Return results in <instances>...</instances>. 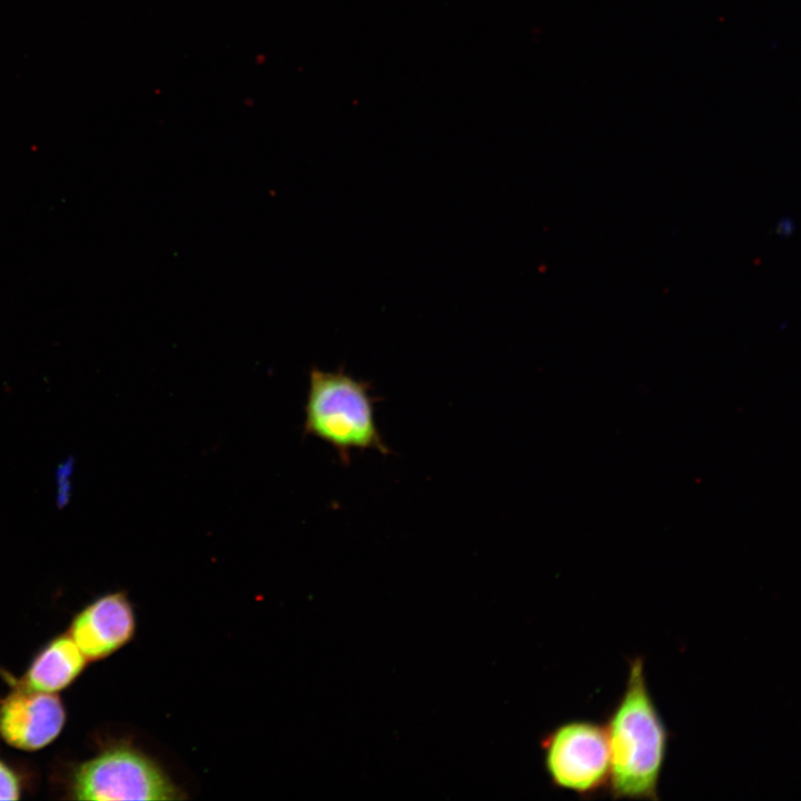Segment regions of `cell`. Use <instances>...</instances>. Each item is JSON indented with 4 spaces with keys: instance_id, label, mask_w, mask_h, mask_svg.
<instances>
[{
    "instance_id": "8992f818",
    "label": "cell",
    "mask_w": 801,
    "mask_h": 801,
    "mask_svg": "<svg viewBox=\"0 0 801 801\" xmlns=\"http://www.w3.org/2000/svg\"><path fill=\"white\" fill-rule=\"evenodd\" d=\"M135 631L131 603L123 593H111L78 613L69 635L87 660H100L127 644Z\"/></svg>"
},
{
    "instance_id": "7a4b0ae2",
    "label": "cell",
    "mask_w": 801,
    "mask_h": 801,
    "mask_svg": "<svg viewBox=\"0 0 801 801\" xmlns=\"http://www.w3.org/2000/svg\"><path fill=\"white\" fill-rule=\"evenodd\" d=\"M370 392L368 383L343 369L313 367L304 409V435L330 445L344 464H349L355 449L388 454L375 419L376 397Z\"/></svg>"
},
{
    "instance_id": "30bf717a",
    "label": "cell",
    "mask_w": 801,
    "mask_h": 801,
    "mask_svg": "<svg viewBox=\"0 0 801 801\" xmlns=\"http://www.w3.org/2000/svg\"><path fill=\"white\" fill-rule=\"evenodd\" d=\"M794 231V222L792 219L784 217L777 225V234L781 237H789Z\"/></svg>"
},
{
    "instance_id": "9c48e42d",
    "label": "cell",
    "mask_w": 801,
    "mask_h": 801,
    "mask_svg": "<svg viewBox=\"0 0 801 801\" xmlns=\"http://www.w3.org/2000/svg\"><path fill=\"white\" fill-rule=\"evenodd\" d=\"M20 787L14 773L0 761V800H17Z\"/></svg>"
},
{
    "instance_id": "5b68a950",
    "label": "cell",
    "mask_w": 801,
    "mask_h": 801,
    "mask_svg": "<svg viewBox=\"0 0 801 801\" xmlns=\"http://www.w3.org/2000/svg\"><path fill=\"white\" fill-rule=\"evenodd\" d=\"M66 714L51 692L20 686L0 703V734L10 745L33 751L48 745L60 733Z\"/></svg>"
},
{
    "instance_id": "6da1fadb",
    "label": "cell",
    "mask_w": 801,
    "mask_h": 801,
    "mask_svg": "<svg viewBox=\"0 0 801 801\" xmlns=\"http://www.w3.org/2000/svg\"><path fill=\"white\" fill-rule=\"evenodd\" d=\"M604 725L610 750L607 792L615 800H660L670 733L647 689L642 656L629 661L624 692Z\"/></svg>"
},
{
    "instance_id": "ba28073f",
    "label": "cell",
    "mask_w": 801,
    "mask_h": 801,
    "mask_svg": "<svg viewBox=\"0 0 801 801\" xmlns=\"http://www.w3.org/2000/svg\"><path fill=\"white\" fill-rule=\"evenodd\" d=\"M75 465V457L69 455L56 468V505L59 510L65 508L70 503Z\"/></svg>"
},
{
    "instance_id": "3957f363",
    "label": "cell",
    "mask_w": 801,
    "mask_h": 801,
    "mask_svg": "<svg viewBox=\"0 0 801 801\" xmlns=\"http://www.w3.org/2000/svg\"><path fill=\"white\" fill-rule=\"evenodd\" d=\"M77 800H180L185 792L140 750L120 743L79 765L71 780Z\"/></svg>"
},
{
    "instance_id": "52a82bcc",
    "label": "cell",
    "mask_w": 801,
    "mask_h": 801,
    "mask_svg": "<svg viewBox=\"0 0 801 801\" xmlns=\"http://www.w3.org/2000/svg\"><path fill=\"white\" fill-rule=\"evenodd\" d=\"M87 657L69 634L52 640L32 661L24 686L55 693L69 685L83 670Z\"/></svg>"
},
{
    "instance_id": "277c9868",
    "label": "cell",
    "mask_w": 801,
    "mask_h": 801,
    "mask_svg": "<svg viewBox=\"0 0 801 801\" xmlns=\"http://www.w3.org/2000/svg\"><path fill=\"white\" fill-rule=\"evenodd\" d=\"M540 749L554 788L581 799L607 792L610 750L604 724L585 719L562 722L541 736Z\"/></svg>"
}]
</instances>
